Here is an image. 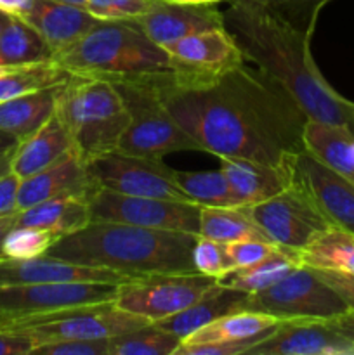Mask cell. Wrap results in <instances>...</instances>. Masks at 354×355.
I'll use <instances>...</instances> for the list:
<instances>
[{
	"mask_svg": "<svg viewBox=\"0 0 354 355\" xmlns=\"http://www.w3.org/2000/svg\"><path fill=\"white\" fill-rule=\"evenodd\" d=\"M87 166L92 179L103 189L128 196L162 198L193 203L177 186L174 168L162 163V159L113 151L94 159Z\"/></svg>",
	"mask_w": 354,
	"mask_h": 355,
	"instance_id": "13",
	"label": "cell"
},
{
	"mask_svg": "<svg viewBox=\"0 0 354 355\" xmlns=\"http://www.w3.org/2000/svg\"><path fill=\"white\" fill-rule=\"evenodd\" d=\"M248 355H354V343L340 335L330 321H283L276 331L253 345Z\"/></svg>",
	"mask_w": 354,
	"mask_h": 355,
	"instance_id": "16",
	"label": "cell"
},
{
	"mask_svg": "<svg viewBox=\"0 0 354 355\" xmlns=\"http://www.w3.org/2000/svg\"><path fill=\"white\" fill-rule=\"evenodd\" d=\"M99 189L89 172V166L75 155H68L49 168L21 179L17 191V210L59 196L92 198Z\"/></svg>",
	"mask_w": 354,
	"mask_h": 355,
	"instance_id": "19",
	"label": "cell"
},
{
	"mask_svg": "<svg viewBox=\"0 0 354 355\" xmlns=\"http://www.w3.org/2000/svg\"><path fill=\"white\" fill-rule=\"evenodd\" d=\"M37 342L23 329H0V355L33 354Z\"/></svg>",
	"mask_w": 354,
	"mask_h": 355,
	"instance_id": "41",
	"label": "cell"
},
{
	"mask_svg": "<svg viewBox=\"0 0 354 355\" xmlns=\"http://www.w3.org/2000/svg\"><path fill=\"white\" fill-rule=\"evenodd\" d=\"M52 62L69 75L128 82L174 71L169 54L134 21H97L76 44L58 52Z\"/></svg>",
	"mask_w": 354,
	"mask_h": 355,
	"instance_id": "4",
	"label": "cell"
},
{
	"mask_svg": "<svg viewBox=\"0 0 354 355\" xmlns=\"http://www.w3.org/2000/svg\"><path fill=\"white\" fill-rule=\"evenodd\" d=\"M156 0H87L85 9L101 21H132L148 12Z\"/></svg>",
	"mask_w": 354,
	"mask_h": 355,
	"instance_id": "38",
	"label": "cell"
},
{
	"mask_svg": "<svg viewBox=\"0 0 354 355\" xmlns=\"http://www.w3.org/2000/svg\"><path fill=\"white\" fill-rule=\"evenodd\" d=\"M59 236L44 229L14 225L3 238V259H35L49 252Z\"/></svg>",
	"mask_w": 354,
	"mask_h": 355,
	"instance_id": "36",
	"label": "cell"
},
{
	"mask_svg": "<svg viewBox=\"0 0 354 355\" xmlns=\"http://www.w3.org/2000/svg\"><path fill=\"white\" fill-rule=\"evenodd\" d=\"M196 238L189 232L90 220L85 227L59 238L45 255L110 269L125 277L196 272L193 263Z\"/></svg>",
	"mask_w": 354,
	"mask_h": 355,
	"instance_id": "3",
	"label": "cell"
},
{
	"mask_svg": "<svg viewBox=\"0 0 354 355\" xmlns=\"http://www.w3.org/2000/svg\"><path fill=\"white\" fill-rule=\"evenodd\" d=\"M297 257L312 269L354 274V232L330 225Z\"/></svg>",
	"mask_w": 354,
	"mask_h": 355,
	"instance_id": "29",
	"label": "cell"
},
{
	"mask_svg": "<svg viewBox=\"0 0 354 355\" xmlns=\"http://www.w3.org/2000/svg\"><path fill=\"white\" fill-rule=\"evenodd\" d=\"M130 277L110 269L80 266L56 257L35 259H0V286L42 283H113L121 284Z\"/></svg>",
	"mask_w": 354,
	"mask_h": 355,
	"instance_id": "18",
	"label": "cell"
},
{
	"mask_svg": "<svg viewBox=\"0 0 354 355\" xmlns=\"http://www.w3.org/2000/svg\"><path fill=\"white\" fill-rule=\"evenodd\" d=\"M59 87L0 101V130L19 141L35 134L56 113Z\"/></svg>",
	"mask_w": 354,
	"mask_h": 355,
	"instance_id": "27",
	"label": "cell"
},
{
	"mask_svg": "<svg viewBox=\"0 0 354 355\" xmlns=\"http://www.w3.org/2000/svg\"><path fill=\"white\" fill-rule=\"evenodd\" d=\"M19 144V139H16L14 135L7 134V132L0 130V156H7L10 153H14V149Z\"/></svg>",
	"mask_w": 354,
	"mask_h": 355,
	"instance_id": "46",
	"label": "cell"
},
{
	"mask_svg": "<svg viewBox=\"0 0 354 355\" xmlns=\"http://www.w3.org/2000/svg\"><path fill=\"white\" fill-rule=\"evenodd\" d=\"M56 116L71 137L73 153L85 165L117 151L130 123L118 87L97 76H69L58 89Z\"/></svg>",
	"mask_w": 354,
	"mask_h": 355,
	"instance_id": "5",
	"label": "cell"
},
{
	"mask_svg": "<svg viewBox=\"0 0 354 355\" xmlns=\"http://www.w3.org/2000/svg\"><path fill=\"white\" fill-rule=\"evenodd\" d=\"M245 2L262 7L267 12L274 14L312 37L323 7L332 0H245Z\"/></svg>",
	"mask_w": 354,
	"mask_h": 355,
	"instance_id": "35",
	"label": "cell"
},
{
	"mask_svg": "<svg viewBox=\"0 0 354 355\" xmlns=\"http://www.w3.org/2000/svg\"><path fill=\"white\" fill-rule=\"evenodd\" d=\"M89 201V198L83 196L51 198L17 211L16 225L44 229L62 238L85 227L92 220Z\"/></svg>",
	"mask_w": 354,
	"mask_h": 355,
	"instance_id": "25",
	"label": "cell"
},
{
	"mask_svg": "<svg viewBox=\"0 0 354 355\" xmlns=\"http://www.w3.org/2000/svg\"><path fill=\"white\" fill-rule=\"evenodd\" d=\"M200 236L224 245L250 238L267 239L245 207H201Z\"/></svg>",
	"mask_w": 354,
	"mask_h": 355,
	"instance_id": "31",
	"label": "cell"
},
{
	"mask_svg": "<svg viewBox=\"0 0 354 355\" xmlns=\"http://www.w3.org/2000/svg\"><path fill=\"white\" fill-rule=\"evenodd\" d=\"M113 283H42L0 286V326L40 318L65 309L113 302Z\"/></svg>",
	"mask_w": 354,
	"mask_h": 355,
	"instance_id": "12",
	"label": "cell"
},
{
	"mask_svg": "<svg viewBox=\"0 0 354 355\" xmlns=\"http://www.w3.org/2000/svg\"><path fill=\"white\" fill-rule=\"evenodd\" d=\"M238 311H250V295L245 291L224 286L217 281L200 300L191 304L184 311L177 312V314L170 315L163 321L153 322V324L174 333L180 340H186L201 326Z\"/></svg>",
	"mask_w": 354,
	"mask_h": 355,
	"instance_id": "23",
	"label": "cell"
},
{
	"mask_svg": "<svg viewBox=\"0 0 354 355\" xmlns=\"http://www.w3.org/2000/svg\"><path fill=\"white\" fill-rule=\"evenodd\" d=\"M328 286L339 293V297L346 302L349 311H354V274L337 272V270L314 269Z\"/></svg>",
	"mask_w": 354,
	"mask_h": 355,
	"instance_id": "42",
	"label": "cell"
},
{
	"mask_svg": "<svg viewBox=\"0 0 354 355\" xmlns=\"http://www.w3.org/2000/svg\"><path fill=\"white\" fill-rule=\"evenodd\" d=\"M221 170L238 207L262 203L292 186V162L287 165H269L255 159L226 158L221 159Z\"/></svg>",
	"mask_w": 354,
	"mask_h": 355,
	"instance_id": "21",
	"label": "cell"
},
{
	"mask_svg": "<svg viewBox=\"0 0 354 355\" xmlns=\"http://www.w3.org/2000/svg\"><path fill=\"white\" fill-rule=\"evenodd\" d=\"M151 324L141 315L117 307L113 302L65 309L40 318L9 322L0 329H23L37 342V347L54 340H111L128 331Z\"/></svg>",
	"mask_w": 354,
	"mask_h": 355,
	"instance_id": "8",
	"label": "cell"
},
{
	"mask_svg": "<svg viewBox=\"0 0 354 355\" xmlns=\"http://www.w3.org/2000/svg\"><path fill=\"white\" fill-rule=\"evenodd\" d=\"M113 83L124 96L130 113V123L117 151L155 159L177 151H200L196 142L160 104L144 78Z\"/></svg>",
	"mask_w": 354,
	"mask_h": 355,
	"instance_id": "6",
	"label": "cell"
},
{
	"mask_svg": "<svg viewBox=\"0 0 354 355\" xmlns=\"http://www.w3.org/2000/svg\"><path fill=\"white\" fill-rule=\"evenodd\" d=\"M14 68H10V66H0V76L2 75H6V73H9V71H12Z\"/></svg>",
	"mask_w": 354,
	"mask_h": 355,
	"instance_id": "52",
	"label": "cell"
},
{
	"mask_svg": "<svg viewBox=\"0 0 354 355\" xmlns=\"http://www.w3.org/2000/svg\"><path fill=\"white\" fill-rule=\"evenodd\" d=\"M283 321L257 311H238L226 314L183 340L184 345H203V343H242L248 347L266 340ZM246 350V352H248ZM246 355V354H245Z\"/></svg>",
	"mask_w": 354,
	"mask_h": 355,
	"instance_id": "24",
	"label": "cell"
},
{
	"mask_svg": "<svg viewBox=\"0 0 354 355\" xmlns=\"http://www.w3.org/2000/svg\"><path fill=\"white\" fill-rule=\"evenodd\" d=\"M132 21L160 47H167L187 35L226 26L224 12L217 9V3L170 0H156L148 12Z\"/></svg>",
	"mask_w": 354,
	"mask_h": 355,
	"instance_id": "17",
	"label": "cell"
},
{
	"mask_svg": "<svg viewBox=\"0 0 354 355\" xmlns=\"http://www.w3.org/2000/svg\"><path fill=\"white\" fill-rule=\"evenodd\" d=\"M47 61H52V51L44 38L21 17H7L0 31V66L19 68Z\"/></svg>",
	"mask_w": 354,
	"mask_h": 355,
	"instance_id": "28",
	"label": "cell"
},
{
	"mask_svg": "<svg viewBox=\"0 0 354 355\" xmlns=\"http://www.w3.org/2000/svg\"><path fill=\"white\" fill-rule=\"evenodd\" d=\"M69 73L59 68L52 61L38 62L14 68L12 71L0 76V101L12 99L24 94L38 92L44 89L59 87L69 78Z\"/></svg>",
	"mask_w": 354,
	"mask_h": 355,
	"instance_id": "33",
	"label": "cell"
},
{
	"mask_svg": "<svg viewBox=\"0 0 354 355\" xmlns=\"http://www.w3.org/2000/svg\"><path fill=\"white\" fill-rule=\"evenodd\" d=\"M193 263L198 274L221 279L228 272L235 269L233 260L229 257L228 245L219 243L215 239L198 236L193 248Z\"/></svg>",
	"mask_w": 354,
	"mask_h": 355,
	"instance_id": "37",
	"label": "cell"
},
{
	"mask_svg": "<svg viewBox=\"0 0 354 355\" xmlns=\"http://www.w3.org/2000/svg\"><path fill=\"white\" fill-rule=\"evenodd\" d=\"M170 2H191V3H217L222 0H170Z\"/></svg>",
	"mask_w": 354,
	"mask_h": 355,
	"instance_id": "49",
	"label": "cell"
},
{
	"mask_svg": "<svg viewBox=\"0 0 354 355\" xmlns=\"http://www.w3.org/2000/svg\"><path fill=\"white\" fill-rule=\"evenodd\" d=\"M17 214V211H16ZM16 214L6 215V217H0V259H3L2 253V245H3V238L7 236V232L16 225Z\"/></svg>",
	"mask_w": 354,
	"mask_h": 355,
	"instance_id": "47",
	"label": "cell"
},
{
	"mask_svg": "<svg viewBox=\"0 0 354 355\" xmlns=\"http://www.w3.org/2000/svg\"><path fill=\"white\" fill-rule=\"evenodd\" d=\"M19 17L44 38L52 51V58L76 44L99 21L85 7L62 0H31Z\"/></svg>",
	"mask_w": 354,
	"mask_h": 355,
	"instance_id": "20",
	"label": "cell"
},
{
	"mask_svg": "<svg viewBox=\"0 0 354 355\" xmlns=\"http://www.w3.org/2000/svg\"><path fill=\"white\" fill-rule=\"evenodd\" d=\"M250 311L264 312L280 321H332L346 314L349 307L312 267L298 263L276 284L250 295Z\"/></svg>",
	"mask_w": 354,
	"mask_h": 355,
	"instance_id": "7",
	"label": "cell"
},
{
	"mask_svg": "<svg viewBox=\"0 0 354 355\" xmlns=\"http://www.w3.org/2000/svg\"><path fill=\"white\" fill-rule=\"evenodd\" d=\"M10 156H12V153L7 156H0V177H2L3 173L10 172Z\"/></svg>",
	"mask_w": 354,
	"mask_h": 355,
	"instance_id": "48",
	"label": "cell"
},
{
	"mask_svg": "<svg viewBox=\"0 0 354 355\" xmlns=\"http://www.w3.org/2000/svg\"><path fill=\"white\" fill-rule=\"evenodd\" d=\"M278 250H281L280 246H276L273 241L264 238L242 239V241H235L228 245V252L229 257H231L235 269L253 266V263L260 262V260H264L266 257L276 253Z\"/></svg>",
	"mask_w": 354,
	"mask_h": 355,
	"instance_id": "39",
	"label": "cell"
},
{
	"mask_svg": "<svg viewBox=\"0 0 354 355\" xmlns=\"http://www.w3.org/2000/svg\"><path fill=\"white\" fill-rule=\"evenodd\" d=\"M31 0H0V12L7 16H23Z\"/></svg>",
	"mask_w": 354,
	"mask_h": 355,
	"instance_id": "45",
	"label": "cell"
},
{
	"mask_svg": "<svg viewBox=\"0 0 354 355\" xmlns=\"http://www.w3.org/2000/svg\"><path fill=\"white\" fill-rule=\"evenodd\" d=\"M333 324V328L340 333L342 336H346L349 342L354 343V311H347L346 314L339 315L337 319L330 321Z\"/></svg>",
	"mask_w": 354,
	"mask_h": 355,
	"instance_id": "44",
	"label": "cell"
},
{
	"mask_svg": "<svg viewBox=\"0 0 354 355\" xmlns=\"http://www.w3.org/2000/svg\"><path fill=\"white\" fill-rule=\"evenodd\" d=\"M90 217L99 222L139 225L162 231L189 232L200 236V210L196 203L128 196L99 187L89 201Z\"/></svg>",
	"mask_w": 354,
	"mask_h": 355,
	"instance_id": "11",
	"label": "cell"
},
{
	"mask_svg": "<svg viewBox=\"0 0 354 355\" xmlns=\"http://www.w3.org/2000/svg\"><path fill=\"white\" fill-rule=\"evenodd\" d=\"M163 49L174 71L187 78H212L246 62L226 26L187 35Z\"/></svg>",
	"mask_w": 354,
	"mask_h": 355,
	"instance_id": "15",
	"label": "cell"
},
{
	"mask_svg": "<svg viewBox=\"0 0 354 355\" xmlns=\"http://www.w3.org/2000/svg\"><path fill=\"white\" fill-rule=\"evenodd\" d=\"M21 179L12 172H7L0 177V217L16 214L17 210V191Z\"/></svg>",
	"mask_w": 354,
	"mask_h": 355,
	"instance_id": "43",
	"label": "cell"
},
{
	"mask_svg": "<svg viewBox=\"0 0 354 355\" xmlns=\"http://www.w3.org/2000/svg\"><path fill=\"white\" fill-rule=\"evenodd\" d=\"M180 342L179 336L151 322L111 338L108 355H174Z\"/></svg>",
	"mask_w": 354,
	"mask_h": 355,
	"instance_id": "34",
	"label": "cell"
},
{
	"mask_svg": "<svg viewBox=\"0 0 354 355\" xmlns=\"http://www.w3.org/2000/svg\"><path fill=\"white\" fill-rule=\"evenodd\" d=\"M7 14H3V12H0V31H2V28H3V24H6V21H7Z\"/></svg>",
	"mask_w": 354,
	"mask_h": 355,
	"instance_id": "51",
	"label": "cell"
},
{
	"mask_svg": "<svg viewBox=\"0 0 354 355\" xmlns=\"http://www.w3.org/2000/svg\"><path fill=\"white\" fill-rule=\"evenodd\" d=\"M62 2H69V3H75V6L85 7V2H87V0H62Z\"/></svg>",
	"mask_w": 354,
	"mask_h": 355,
	"instance_id": "50",
	"label": "cell"
},
{
	"mask_svg": "<svg viewBox=\"0 0 354 355\" xmlns=\"http://www.w3.org/2000/svg\"><path fill=\"white\" fill-rule=\"evenodd\" d=\"M144 80L200 151L219 159L287 165L304 149V111L274 80L246 62L212 78L170 71Z\"/></svg>",
	"mask_w": 354,
	"mask_h": 355,
	"instance_id": "1",
	"label": "cell"
},
{
	"mask_svg": "<svg viewBox=\"0 0 354 355\" xmlns=\"http://www.w3.org/2000/svg\"><path fill=\"white\" fill-rule=\"evenodd\" d=\"M215 283V277L198 272L130 277L118 284L115 305L149 322H158L200 300Z\"/></svg>",
	"mask_w": 354,
	"mask_h": 355,
	"instance_id": "9",
	"label": "cell"
},
{
	"mask_svg": "<svg viewBox=\"0 0 354 355\" xmlns=\"http://www.w3.org/2000/svg\"><path fill=\"white\" fill-rule=\"evenodd\" d=\"M174 179L184 194L200 207H238L222 170L183 172L174 170Z\"/></svg>",
	"mask_w": 354,
	"mask_h": 355,
	"instance_id": "32",
	"label": "cell"
},
{
	"mask_svg": "<svg viewBox=\"0 0 354 355\" xmlns=\"http://www.w3.org/2000/svg\"><path fill=\"white\" fill-rule=\"evenodd\" d=\"M298 263L301 262H298L297 255L287 252V250H278L276 253L266 257L260 262L231 270L217 281L224 286L233 288V290L255 295L276 284L281 277L287 276Z\"/></svg>",
	"mask_w": 354,
	"mask_h": 355,
	"instance_id": "30",
	"label": "cell"
},
{
	"mask_svg": "<svg viewBox=\"0 0 354 355\" xmlns=\"http://www.w3.org/2000/svg\"><path fill=\"white\" fill-rule=\"evenodd\" d=\"M224 24L245 61L274 80L309 120L354 132V103L321 75L311 54V35L245 0H229Z\"/></svg>",
	"mask_w": 354,
	"mask_h": 355,
	"instance_id": "2",
	"label": "cell"
},
{
	"mask_svg": "<svg viewBox=\"0 0 354 355\" xmlns=\"http://www.w3.org/2000/svg\"><path fill=\"white\" fill-rule=\"evenodd\" d=\"M302 142L305 151L316 159L335 170L340 175L354 180V132L339 125L305 120Z\"/></svg>",
	"mask_w": 354,
	"mask_h": 355,
	"instance_id": "26",
	"label": "cell"
},
{
	"mask_svg": "<svg viewBox=\"0 0 354 355\" xmlns=\"http://www.w3.org/2000/svg\"><path fill=\"white\" fill-rule=\"evenodd\" d=\"M292 182L305 191L330 225L354 232V180L302 149L292 159Z\"/></svg>",
	"mask_w": 354,
	"mask_h": 355,
	"instance_id": "14",
	"label": "cell"
},
{
	"mask_svg": "<svg viewBox=\"0 0 354 355\" xmlns=\"http://www.w3.org/2000/svg\"><path fill=\"white\" fill-rule=\"evenodd\" d=\"M245 208L269 241L294 255L330 227L311 198L295 182L276 196Z\"/></svg>",
	"mask_w": 354,
	"mask_h": 355,
	"instance_id": "10",
	"label": "cell"
},
{
	"mask_svg": "<svg viewBox=\"0 0 354 355\" xmlns=\"http://www.w3.org/2000/svg\"><path fill=\"white\" fill-rule=\"evenodd\" d=\"M110 340H54L35 347L37 355H108Z\"/></svg>",
	"mask_w": 354,
	"mask_h": 355,
	"instance_id": "40",
	"label": "cell"
},
{
	"mask_svg": "<svg viewBox=\"0 0 354 355\" xmlns=\"http://www.w3.org/2000/svg\"><path fill=\"white\" fill-rule=\"evenodd\" d=\"M71 153V137L54 113L35 134L19 141L10 156V172L16 173L19 179H26Z\"/></svg>",
	"mask_w": 354,
	"mask_h": 355,
	"instance_id": "22",
	"label": "cell"
}]
</instances>
